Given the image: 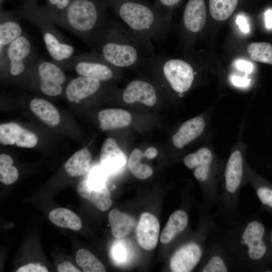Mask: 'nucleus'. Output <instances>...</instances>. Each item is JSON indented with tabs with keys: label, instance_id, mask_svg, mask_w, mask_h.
<instances>
[{
	"label": "nucleus",
	"instance_id": "obj_31",
	"mask_svg": "<svg viewBox=\"0 0 272 272\" xmlns=\"http://www.w3.org/2000/svg\"><path fill=\"white\" fill-rule=\"evenodd\" d=\"M238 0H209V10L212 17L218 21L228 19L235 10Z\"/></svg>",
	"mask_w": 272,
	"mask_h": 272
},
{
	"label": "nucleus",
	"instance_id": "obj_30",
	"mask_svg": "<svg viewBox=\"0 0 272 272\" xmlns=\"http://www.w3.org/2000/svg\"><path fill=\"white\" fill-rule=\"evenodd\" d=\"M143 157H145L144 154L137 148L132 151L127 162V167L130 172L140 179H147L153 173V169L150 166L142 163Z\"/></svg>",
	"mask_w": 272,
	"mask_h": 272
},
{
	"label": "nucleus",
	"instance_id": "obj_27",
	"mask_svg": "<svg viewBox=\"0 0 272 272\" xmlns=\"http://www.w3.org/2000/svg\"><path fill=\"white\" fill-rule=\"evenodd\" d=\"M92 155L87 148L74 153L64 164L66 173L71 177H78L87 173L91 167Z\"/></svg>",
	"mask_w": 272,
	"mask_h": 272
},
{
	"label": "nucleus",
	"instance_id": "obj_47",
	"mask_svg": "<svg viewBox=\"0 0 272 272\" xmlns=\"http://www.w3.org/2000/svg\"><path fill=\"white\" fill-rule=\"evenodd\" d=\"M7 0H0V4H1V7H2V6L3 5V4Z\"/></svg>",
	"mask_w": 272,
	"mask_h": 272
},
{
	"label": "nucleus",
	"instance_id": "obj_1",
	"mask_svg": "<svg viewBox=\"0 0 272 272\" xmlns=\"http://www.w3.org/2000/svg\"><path fill=\"white\" fill-rule=\"evenodd\" d=\"M88 45L92 51L118 68L146 67L148 59L153 56L122 21L107 17Z\"/></svg>",
	"mask_w": 272,
	"mask_h": 272
},
{
	"label": "nucleus",
	"instance_id": "obj_7",
	"mask_svg": "<svg viewBox=\"0 0 272 272\" xmlns=\"http://www.w3.org/2000/svg\"><path fill=\"white\" fill-rule=\"evenodd\" d=\"M17 12L21 17L34 24L38 28L46 49L53 61L61 63L74 56V47L65 40L43 7L28 8L21 6Z\"/></svg>",
	"mask_w": 272,
	"mask_h": 272
},
{
	"label": "nucleus",
	"instance_id": "obj_11",
	"mask_svg": "<svg viewBox=\"0 0 272 272\" xmlns=\"http://www.w3.org/2000/svg\"><path fill=\"white\" fill-rule=\"evenodd\" d=\"M209 236L207 231L200 228L196 237L180 245L170 257L169 266L171 271H193L203 257Z\"/></svg>",
	"mask_w": 272,
	"mask_h": 272
},
{
	"label": "nucleus",
	"instance_id": "obj_5",
	"mask_svg": "<svg viewBox=\"0 0 272 272\" xmlns=\"http://www.w3.org/2000/svg\"><path fill=\"white\" fill-rule=\"evenodd\" d=\"M183 161L201 185L203 204L212 209L219 201V185L225 162L209 146L187 155Z\"/></svg>",
	"mask_w": 272,
	"mask_h": 272
},
{
	"label": "nucleus",
	"instance_id": "obj_48",
	"mask_svg": "<svg viewBox=\"0 0 272 272\" xmlns=\"http://www.w3.org/2000/svg\"><path fill=\"white\" fill-rule=\"evenodd\" d=\"M271 242H272V232H271Z\"/></svg>",
	"mask_w": 272,
	"mask_h": 272
},
{
	"label": "nucleus",
	"instance_id": "obj_35",
	"mask_svg": "<svg viewBox=\"0 0 272 272\" xmlns=\"http://www.w3.org/2000/svg\"><path fill=\"white\" fill-rule=\"evenodd\" d=\"M72 0H46L43 10L51 21L58 25Z\"/></svg>",
	"mask_w": 272,
	"mask_h": 272
},
{
	"label": "nucleus",
	"instance_id": "obj_2",
	"mask_svg": "<svg viewBox=\"0 0 272 272\" xmlns=\"http://www.w3.org/2000/svg\"><path fill=\"white\" fill-rule=\"evenodd\" d=\"M121 21L143 43L152 56L153 43H163L171 24V14L145 0H106Z\"/></svg>",
	"mask_w": 272,
	"mask_h": 272
},
{
	"label": "nucleus",
	"instance_id": "obj_23",
	"mask_svg": "<svg viewBox=\"0 0 272 272\" xmlns=\"http://www.w3.org/2000/svg\"><path fill=\"white\" fill-rule=\"evenodd\" d=\"M189 217L187 213L183 209H178L174 212L169 219L160 235V242L167 244L183 233L187 228Z\"/></svg>",
	"mask_w": 272,
	"mask_h": 272
},
{
	"label": "nucleus",
	"instance_id": "obj_40",
	"mask_svg": "<svg viewBox=\"0 0 272 272\" xmlns=\"http://www.w3.org/2000/svg\"><path fill=\"white\" fill-rule=\"evenodd\" d=\"M235 65L238 70L247 74L251 73L253 70L252 63L243 59L237 60L235 63Z\"/></svg>",
	"mask_w": 272,
	"mask_h": 272
},
{
	"label": "nucleus",
	"instance_id": "obj_15",
	"mask_svg": "<svg viewBox=\"0 0 272 272\" xmlns=\"http://www.w3.org/2000/svg\"><path fill=\"white\" fill-rule=\"evenodd\" d=\"M159 232L158 219L151 213H143L136 229V237L139 245L146 250L154 249L158 244Z\"/></svg>",
	"mask_w": 272,
	"mask_h": 272
},
{
	"label": "nucleus",
	"instance_id": "obj_6",
	"mask_svg": "<svg viewBox=\"0 0 272 272\" xmlns=\"http://www.w3.org/2000/svg\"><path fill=\"white\" fill-rule=\"evenodd\" d=\"M106 0H72L58 25L87 44L107 19Z\"/></svg>",
	"mask_w": 272,
	"mask_h": 272
},
{
	"label": "nucleus",
	"instance_id": "obj_43",
	"mask_svg": "<svg viewBox=\"0 0 272 272\" xmlns=\"http://www.w3.org/2000/svg\"><path fill=\"white\" fill-rule=\"evenodd\" d=\"M231 81L233 84L238 87H245L249 85L250 80L247 78H241L238 76H232Z\"/></svg>",
	"mask_w": 272,
	"mask_h": 272
},
{
	"label": "nucleus",
	"instance_id": "obj_22",
	"mask_svg": "<svg viewBox=\"0 0 272 272\" xmlns=\"http://www.w3.org/2000/svg\"><path fill=\"white\" fill-rule=\"evenodd\" d=\"M206 20V9L204 0H189L183 15L184 29L196 34L203 28Z\"/></svg>",
	"mask_w": 272,
	"mask_h": 272
},
{
	"label": "nucleus",
	"instance_id": "obj_37",
	"mask_svg": "<svg viewBox=\"0 0 272 272\" xmlns=\"http://www.w3.org/2000/svg\"><path fill=\"white\" fill-rule=\"evenodd\" d=\"M106 173L107 172L103 168H96L90 173V176L87 180L94 184L105 185L106 179Z\"/></svg>",
	"mask_w": 272,
	"mask_h": 272
},
{
	"label": "nucleus",
	"instance_id": "obj_18",
	"mask_svg": "<svg viewBox=\"0 0 272 272\" xmlns=\"http://www.w3.org/2000/svg\"><path fill=\"white\" fill-rule=\"evenodd\" d=\"M102 167L108 173L116 174L124 168L127 158L114 139H107L104 142L100 154Z\"/></svg>",
	"mask_w": 272,
	"mask_h": 272
},
{
	"label": "nucleus",
	"instance_id": "obj_24",
	"mask_svg": "<svg viewBox=\"0 0 272 272\" xmlns=\"http://www.w3.org/2000/svg\"><path fill=\"white\" fill-rule=\"evenodd\" d=\"M98 119L103 130L125 127L131 121L132 116L127 111L116 108L106 109L99 112Z\"/></svg>",
	"mask_w": 272,
	"mask_h": 272
},
{
	"label": "nucleus",
	"instance_id": "obj_29",
	"mask_svg": "<svg viewBox=\"0 0 272 272\" xmlns=\"http://www.w3.org/2000/svg\"><path fill=\"white\" fill-rule=\"evenodd\" d=\"M245 177L246 183L253 187L261 203L272 209V188L259 183L255 173L247 162L245 163Z\"/></svg>",
	"mask_w": 272,
	"mask_h": 272
},
{
	"label": "nucleus",
	"instance_id": "obj_41",
	"mask_svg": "<svg viewBox=\"0 0 272 272\" xmlns=\"http://www.w3.org/2000/svg\"><path fill=\"white\" fill-rule=\"evenodd\" d=\"M58 272H80L77 267L73 265L71 262L64 261L60 263L57 266Z\"/></svg>",
	"mask_w": 272,
	"mask_h": 272
},
{
	"label": "nucleus",
	"instance_id": "obj_13",
	"mask_svg": "<svg viewBox=\"0 0 272 272\" xmlns=\"http://www.w3.org/2000/svg\"><path fill=\"white\" fill-rule=\"evenodd\" d=\"M27 71L36 75L38 88L43 94L55 97L62 94L66 78L62 68L56 62L38 57Z\"/></svg>",
	"mask_w": 272,
	"mask_h": 272
},
{
	"label": "nucleus",
	"instance_id": "obj_38",
	"mask_svg": "<svg viewBox=\"0 0 272 272\" xmlns=\"http://www.w3.org/2000/svg\"><path fill=\"white\" fill-rule=\"evenodd\" d=\"M181 0H155L154 5L158 9L170 12V10L177 6Z\"/></svg>",
	"mask_w": 272,
	"mask_h": 272
},
{
	"label": "nucleus",
	"instance_id": "obj_19",
	"mask_svg": "<svg viewBox=\"0 0 272 272\" xmlns=\"http://www.w3.org/2000/svg\"><path fill=\"white\" fill-rule=\"evenodd\" d=\"M77 191L81 197L101 211H106L112 205L110 192L105 185H96L84 180L78 184Z\"/></svg>",
	"mask_w": 272,
	"mask_h": 272
},
{
	"label": "nucleus",
	"instance_id": "obj_45",
	"mask_svg": "<svg viewBox=\"0 0 272 272\" xmlns=\"http://www.w3.org/2000/svg\"><path fill=\"white\" fill-rule=\"evenodd\" d=\"M144 154L145 157L149 159H151L157 156L158 151L154 147H150L146 149Z\"/></svg>",
	"mask_w": 272,
	"mask_h": 272
},
{
	"label": "nucleus",
	"instance_id": "obj_32",
	"mask_svg": "<svg viewBox=\"0 0 272 272\" xmlns=\"http://www.w3.org/2000/svg\"><path fill=\"white\" fill-rule=\"evenodd\" d=\"M77 264L85 272H105L104 265L93 254L85 249H79L76 255Z\"/></svg>",
	"mask_w": 272,
	"mask_h": 272
},
{
	"label": "nucleus",
	"instance_id": "obj_36",
	"mask_svg": "<svg viewBox=\"0 0 272 272\" xmlns=\"http://www.w3.org/2000/svg\"><path fill=\"white\" fill-rule=\"evenodd\" d=\"M122 240L117 241L112 247L111 254L114 260L118 263L123 264L130 258V250L126 243Z\"/></svg>",
	"mask_w": 272,
	"mask_h": 272
},
{
	"label": "nucleus",
	"instance_id": "obj_42",
	"mask_svg": "<svg viewBox=\"0 0 272 272\" xmlns=\"http://www.w3.org/2000/svg\"><path fill=\"white\" fill-rule=\"evenodd\" d=\"M240 29L244 33H247L249 31V26L245 17L241 14L239 15L236 20Z\"/></svg>",
	"mask_w": 272,
	"mask_h": 272
},
{
	"label": "nucleus",
	"instance_id": "obj_39",
	"mask_svg": "<svg viewBox=\"0 0 272 272\" xmlns=\"http://www.w3.org/2000/svg\"><path fill=\"white\" fill-rule=\"evenodd\" d=\"M17 272H48L47 268L39 263H30L20 267Z\"/></svg>",
	"mask_w": 272,
	"mask_h": 272
},
{
	"label": "nucleus",
	"instance_id": "obj_14",
	"mask_svg": "<svg viewBox=\"0 0 272 272\" xmlns=\"http://www.w3.org/2000/svg\"><path fill=\"white\" fill-rule=\"evenodd\" d=\"M38 142L35 133L15 122L0 125V143L3 145H16L22 148L35 147Z\"/></svg>",
	"mask_w": 272,
	"mask_h": 272
},
{
	"label": "nucleus",
	"instance_id": "obj_4",
	"mask_svg": "<svg viewBox=\"0 0 272 272\" xmlns=\"http://www.w3.org/2000/svg\"><path fill=\"white\" fill-rule=\"evenodd\" d=\"M246 162L245 148L239 142L232 149L222 170L221 191L216 215L230 225L241 216L239 196L242 188L247 184Z\"/></svg>",
	"mask_w": 272,
	"mask_h": 272
},
{
	"label": "nucleus",
	"instance_id": "obj_16",
	"mask_svg": "<svg viewBox=\"0 0 272 272\" xmlns=\"http://www.w3.org/2000/svg\"><path fill=\"white\" fill-rule=\"evenodd\" d=\"M123 101L127 104L141 102L148 106H154L157 101L155 87L150 83L141 80L130 82L122 93Z\"/></svg>",
	"mask_w": 272,
	"mask_h": 272
},
{
	"label": "nucleus",
	"instance_id": "obj_20",
	"mask_svg": "<svg viewBox=\"0 0 272 272\" xmlns=\"http://www.w3.org/2000/svg\"><path fill=\"white\" fill-rule=\"evenodd\" d=\"M23 34L22 27L15 14L1 10L0 57L4 54L9 45Z\"/></svg>",
	"mask_w": 272,
	"mask_h": 272
},
{
	"label": "nucleus",
	"instance_id": "obj_46",
	"mask_svg": "<svg viewBox=\"0 0 272 272\" xmlns=\"http://www.w3.org/2000/svg\"><path fill=\"white\" fill-rule=\"evenodd\" d=\"M22 7L28 8H35L38 6L37 4V0H23Z\"/></svg>",
	"mask_w": 272,
	"mask_h": 272
},
{
	"label": "nucleus",
	"instance_id": "obj_25",
	"mask_svg": "<svg viewBox=\"0 0 272 272\" xmlns=\"http://www.w3.org/2000/svg\"><path fill=\"white\" fill-rule=\"evenodd\" d=\"M31 111L44 123L51 126L58 125L60 115L54 106L46 100L35 98L29 104Z\"/></svg>",
	"mask_w": 272,
	"mask_h": 272
},
{
	"label": "nucleus",
	"instance_id": "obj_8",
	"mask_svg": "<svg viewBox=\"0 0 272 272\" xmlns=\"http://www.w3.org/2000/svg\"><path fill=\"white\" fill-rule=\"evenodd\" d=\"M146 67L160 75L180 97L191 88L197 74L192 65L184 60L156 55L149 58Z\"/></svg>",
	"mask_w": 272,
	"mask_h": 272
},
{
	"label": "nucleus",
	"instance_id": "obj_44",
	"mask_svg": "<svg viewBox=\"0 0 272 272\" xmlns=\"http://www.w3.org/2000/svg\"><path fill=\"white\" fill-rule=\"evenodd\" d=\"M265 16V24L266 28L268 29H272V10L270 9L267 10L264 14Z\"/></svg>",
	"mask_w": 272,
	"mask_h": 272
},
{
	"label": "nucleus",
	"instance_id": "obj_34",
	"mask_svg": "<svg viewBox=\"0 0 272 272\" xmlns=\"http://www.w3.org/2000/svg\"><path fill=\"white\" fill-rule=\"evenodd\" d=\"M13 164V160L10 155H0V180L7 185L14 183L19 177L18 170Z\"/></svg>",
	"mask_w": 272,
	"mask_h": 272
},
{
	"label": "nucleus",
	"instance_id": "obj_3",
	"mask_svg": "<svg viewBox=\"0 0 272 272\" xmlns=\"http://www.w3.org/2000/svg\"><path fill=\"white\" fill-rule=\"evenodd\" d=\"M230 226L223 236L239 271L256 270L267 251L264 225L253 217L241 215Z\"/></svg>",
	"mask_w": 272,
	"mask_h": 272
},
{
	"label": "nucleus",
	"instance_id": "obj_28",
	"mask_svg": "<svg viewBox=\"0 0 272 272\" xmlns=\"http://www.w3.org/2000/svg\"><path fill=\"white\" fill-rule=\"evenodd\" d=\"M48 217L52 223L59 227L78 231L82 226L81 219L67 209L60 208L52 210Z\"/></svg>",
	"mask_w": 272,
	"mask_h": 272
},
{
	"label": "nucleus",
	"instance_id": "obj_12",
	"mask_svg": "<svg viewBox=\"0 0 272 272\" xmlns=\"http://www.w3.org/2000/svg\"><path fill=\"white\" fill-rule=\"evenodd\" d=\"M199 271H239L223 235L217 237L213 236V232L211 234L207 243L203 257L200 262Z\"/></svg>",
	"mask_w": 272,
	"mask_h": 272
},
{
	"label": "nucleus",
	"instance_id": "obj_17",
	"mask_svg": "<svg viewBox=\"0 0 272 272\" xmlns=\"http://www.w3.org/2000/svg\"><path fill=\"white\" fill-rule=\"evenodd\" d=\"M98 80L79 76L71 80L65 89V95L71 102L78 103L99 91L102 83Z\"/></svg>",
	"mask_w": 272,
	"mask_h": 272
},
{
	"label": "nucleus",
	"instance_id": "obj_33",
	"mask_svg": "<svg viewBox=\"0 0 272 272\" xmlns=\"http://www.w3.org/2000/svg\"><path fill=\"white\" fill-rule=\"evenodd\" d=\"M247 50L252 60L272 64V45L270 43H251L247 47Z\"/></svg>",
	"mask_w": 272,
	"mask_h": 272
},
{
	"label": "nucleus",
	"instance_id": "obj_21",
	"mask_svg": "<svg viewBox=\"0 0 272 272\" xmlns=\"http://www.w3.org/2000/svg\"><path fill=\"white\" fill-rule=\"evenodd\" d=\"M206 119L196 116L184 122L172 137L174 146L182 149L200 137L206 128Z\"/></svg>",
	"mask_w": 272,
	"mask_h": 272
},
{
	"label": "nucleus",
	"instance_id": "obj_26",
	"mask_svg": "<svg viewBox=\"0 0 272 272\" xmlns=\"http://www.w3.org/2000/svg\"><path fill=\"white\" fill-rule=\"evenodd\" d=\"M108 218L111 233L117 239L129 234L135 226V221L133 217L117 209L111 210Z\"/></svg>",
	"mask_w": 272,
	"mask_h": 272
},
{
	"label": "nucleus",
	"instance_id": "obj_10",
	"mask_svg": "<svg viewBox=\"0 0 272 272\" xmlns=\"http://www.w3.org/2000/svg\"><path fill=\"white\" fill-rule=\"evenodd\" d=\"M37 58L30 39L23 34L9 45L0 57L1 70L12 77H17L25 73Z\"/></svg>",
	"mask_w": 272,
	"mask_h": 272
},
{
	"label": "nucleus",
	"instance_id": "obj_9",
	"mask_svg": "<svg viewBox=\"0 0 272 272\" xmlns=\"http://www.w3.org/2000/svg\"><path fill=\"white\" fill-rule=\"evenodd\" d=\"M57 64L62 68L73 69L80 76L105 82L115 78L120 72L119 68L112 65L94 51L73 56Z\"/></svg>",
	"mask_w": 272,
	"mask_h": 272
}]
</instances>
